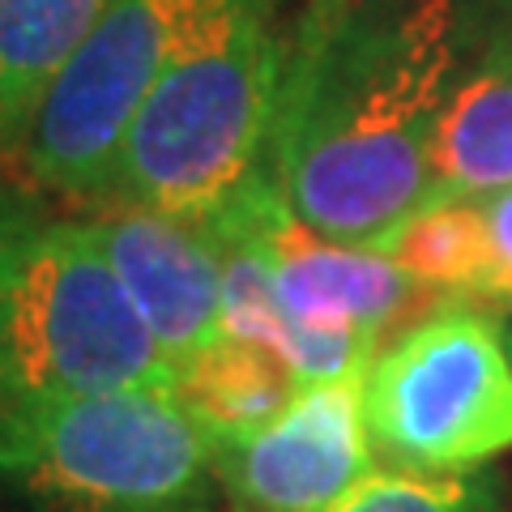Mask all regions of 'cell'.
<instances>
[{"mask_svg": "<svg viewBox=\"0 0 512 512\" xmlns=\"http://www.w3.org/2000/svg\"><path fill=\"white\" fill-rule=\"evenodd\" d=\"M461 47V0H303L265 163L303 227L380 252L427 210Z\"/></svg>", "mask_w": 512, "mask_h": 512, "instance_id": "cell-1", "label": "cell"}, {"mask_svg": "<svg viewBox=\"0 0 512 512\" xmlns=\"http://www.w3.org/2000/svg\"><path fill=\"white\" fill-rule=\"evenodd\" d=\"M282 52L274 9L188 43L141 103L103 205L201 218L248 188L269 163Z\"/></svg>", "mask_w": 512, "mask_h": 512, "instance_id": "cell-2", "label": "cell"}, {"mask_svg": "<svg viewBox=\"0 0 512 512\" xmlns=\"http://www.w3.org/2000/svg\"><path fill=\"white\" fill-rule=\"evenodd\" d=\"M214 461L175 389L0 406V483L43 512H197Z\"/></svg>", "mask_w": 512, "mask_h": 512, "instance_id": "cell-3", "label": "cell"}, {"mask_svg": "<svg viewBox=\"0 0 512 512\" xmlns=\"http://www.w3.org/2000/svg\"><path fill=\"white\" fill-rule=\"evenodd\" d=\"M175 384L180 367L124 291L94 222H39L0 329V406Z\"/></svg>", "mask_w": 512, "mask_h": 512, "instance_id": "cell-4", "label": "cell"}, {"mask_svg": "<svg viewBox=\"0 0 512 512\" xmlns=\"http://www.w3.org/2000/svg\"><path fill=\"white\" fill-rule=\"evenodd\" d=\"M256 9L274 0H111L13 137L18 171L43 192L107 201L124 137L167 64L205 30Z\"/></svg>", "mask_w": 512, "mask_h": 512, "instance_id": "cell-5", "label": "cell"}, {"mask_svg": "<svg viewBox=\"0 0 512 512\" xmlns=\"http://www.w3.org/2000/svg\"><path fill=\"white\" fill-rule=\"evenodd\" d=\"M363 423L389 470L470 474L512 448V355L466 303L419 316L363 372Z\"/></svg>", "mask_w": 512, "mask_h": 512, "instance_id": "cell-6", "label": "cell"}, {"mask_svg": "<svg viewBox=\"0 0 512 512\" xmlns=\"http://www.w3.org/2000/svg\"><path fill=\"white\" fill-rule=\"evenodd\" d=\"M363 376L308 384L274 423L222 444L214 478L235 512H329L376 466Z\"/></svg>", "mask_w": 512, "mask_h": 512, "instance_id": "cell-7", "label": "cell"}, {"mask_svg": "<svg viewBox=\"0 0 512 512\" xmlns=\"http://www.w3.org/2000/svg\"><path fill=\"white\" fill-rule=\"evenodd\" d=\"M94 231L158 346L184 372L222 338V252L210 222L111 205Z\"/></svg>", "mask_w": 512, "mask_h": 512, "instance_id": "cell-8", "label": "cell"}, {"mask_svg": "<svg viewBox=\"0 0 512 512\" xmlns=\"http://www.w3.org/2000/svg\"><path fill=\"white\" fill-rule=\"evenodd\" d=\"M278 299L286 333H355L376 350L384 333L410 316L414 303H448L414 282L389 252L320 239L291 210L278 218Z\"/></svg>", "mask_w": 512, "mask_h": 512, "instance_id": "cell-9", "label": "cell"}, {"mask_svg": "<svg viewBox=\"0 0 512 512\" xmlns=\"http://www.w3.org/2000/svg\"><path fill=\"white\" fill-rule=\"evenodd\" d=\"M431 167V205L512 188V35L495 39L474 73L457 82L436 128Z\"/></svg>", "mask_w": 512, "mask_h": 512, "instance_id": "cell-10", "label": "cell"}, {"mask_svg": "<svg viewBox=\"0 0 512 512\" xmlns=\"http://www.w3.org/2000/svg\"><path fill=\"white\" fill-rule=\"evenodd\" d=\"M299 389L303 384L295 367L274 346L227 338V333L201 359H192L175 384V393L184 397V406L197 414L218 448L274 423L299 397Z\"/></svg>", "mask_w": 512, "mask_h": 512, "instance_id": "cell-11", "label": "cell"}, {"mask_svg": "<svg viewBox=\"0 0 512 512\" xmlns=\"http://www.w3.org/2000/svg\"><path fill=\"white\" fill-rule=\"evenodd\" d=\"M107 9L111 0H0V150Z\"/></svg>", "mask_w": 512, "mask_h": 512, "instance_id": "cell-12", "label": "cell"}, {"mask_svg": "<svg viewBox=\"0 0 512 512\" xmlns=\"http://www.w3.org/2000/svg\"><path fill=\"white\" fill-rule=\"evenodd\" d=\"M380 252L448 303H483L487 239L478 201H440L414 214Z\"/></svg>", "mask_w": 512, "mask_h": 512, "instance_id": "cell-13", "label": "cell"}, {"mask_svg": "<svg viewBox=\"0 0 512 512\" xmlns=\"http://www.w3.org/2000/svg\"><path fill=\"white\" fill-rule=\"evenodd\" d=\"M329 512H500L487 474H410L372 470Z\"/></svg>", "mask_w": 512, "mask_h": 512, "instance_id": "cell-14", "label": "cell"}, {"mask_svg": "<svg viewBox=\"0 0 512 512\" xmlns=\"http://www.w3.org/2000/svg\"><path fill=\"white\" fill-rule=\"evenodd\" d=\"M483 214V239H487V286L483 303H504L512 308V188L474 197Z\"/></svg>", "mask_w": 512, "mask_h": 512, "instance_id": "cell-15", "label": "cell"}, {"mask_svg": "<svg viewBox=\"0 0 512 512\" xmlns=\"http://www.w3.org/2000/svg\"><path fill=\"white\" fill-rule=\"evenodd\" d=\"M35 231H39V222L30 218L26 205H18L0 188V329H5V308H9V291H13V278H18L22 252Z\"/></svg>", "mask_w": 512, "mask_h": 512, "instance_id": "cell-16", "label": "cell"}, {"mask_svg": "<svg viewBox=\"0 0 512 512\" xmlns=\"http://www.w3.org/2000/svg\"><path fill=\"white\" fill-rule=\"evenodd\" d=\"M487 5H495L500 13H512V0H487Z\"/></svg>", "mask_w": 512, "mask_h": 512, "instance_id": "cell-17", "label": "cell"}, {"mask_svg": "<svg viewBox=\"0 0 512 512\" xmlns=\"http://www.w3.org/2000/svg\"><path fill=\"white\" fill-rule=\"evenodd\" d=\"M508 346H512V342H508Z\"/></svg>", "mask_w": 512, "mask_h": 512, "instance_id": "cell-18", "label": "cell"}]
</instances>
